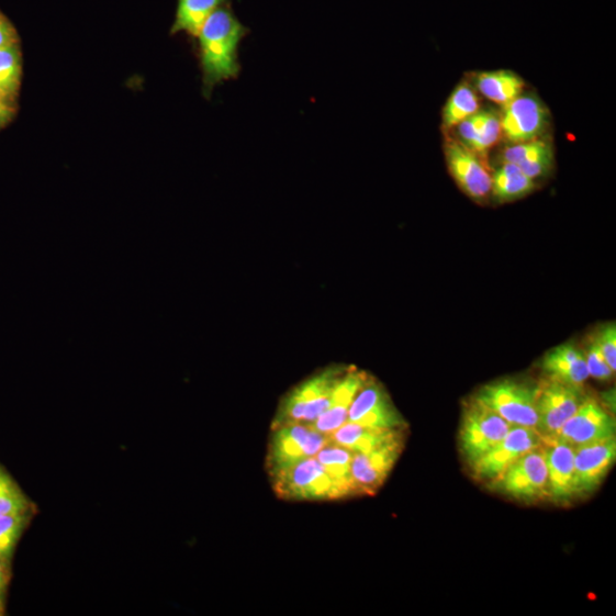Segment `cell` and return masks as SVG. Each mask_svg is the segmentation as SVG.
Instances as JSON below:
<instances>
[{
	"mask_svg": "<svg viewBox=\"0 0 616 616\" xmlns=\"http://www.w3.org/2000/svg\"><path fill=\"white\" fill-rule=\"evenodd\" d=\"M249 33L228 4L205 21L198 35L204 97L210 98L217 85L239 77V49Z\"/></svg>",
	"mask_w": 616,
	"mask_h": 616,
	"instance_id": "cell-1",
	"label": "cell"
},
{
	"mask_svg": "<svg viewBox=\"0 0 616 616\" xmlns=\"http://www.w3.org/2000/svg\"><path fill=\"white\" fill-rule=\"evenodd\" d=\"M348 367L332 366L293 388L280 402L272 427L289 424L312 425L331 403L332 394Z\"/></svg>",
	"mask_w": 616,
	"mask_h": 616,
	"instance_id": "cell-2",
	"label": "cell"
},
{
	"mask_svg": "<svg viewBox=\"0 0 616 616\" xmlns=\"http://www.w3.org/2000/svg\"><path fill=\"white\" fill-rule=\"evenodd\" d=\"M269 477L275 493L284 502L317 503L345 499L315 457L290 464Z\"/></svg>",
	"mask_w": 616,
	"mask_h": 616,
	"instance_id": "cell-3",
	"label": "cell"
},
{
	"mask_svg": "<svg viewBox=\"0 0 616 616\" xmlns=\"http://www.w3.org/2000/svg\"><path fill=\"white\" fill-rule=\"evenodd\" d=\"M538 394L539 387L515 380H502L482 388L474 399L512 426L537 430Z\"/></svg>",
	"mask_w": 616,
	"mask_h": 616,
	"instance_id": "cell-4",
	"label": "cell"
},
{
	"mask_svg": "<svg viewBox=\"0 0 616 616\" xmlns=\"http://www.w3.org/2000/svg\"><path fill=\"white\" fill-rule=\"evenodd\" d=\"M513 426L475 399L467 403L460 428V449L469 464L502 441Z\"/></svg>",
	"mask_w": 616,
	"mask_h": 616,
	"instance_id": "cell-5",
	"label": "cell"
},
{
	"mask_svg": "<svg viewBox=\"0 0 616 616\" xmlns=\"http://www.w3.org/2000/svg\"><path fill=\"white\" fill-rule=\"evenodd\" d=\"M329 441V436L301 423L271 429L267 456L269 475L290 464L315 457Z\"/></svg>",
	"mask_w": 616,
	"mask_h": 616,
	"instance_id": "cell-6",
	"label": "cell"
},
{
	"mask_svg": "<svg viewBox=\"0 0 616 616\" xmlns=\"http://www.w3.org/2000/svg\"><path fill=\"white\" fill-rule=\"evenodd\" d=\"M491 484L518 502L534 503L549 499L542 446L522 456Z\"/></svg>",
	"mask_w": 616,
	"mask_h": 616,
	"instance_id": "cell-7",
	"label": "cell"
},
{
	"mask_svg": "<svg viewBox=\"0 0 616 616\" xmlns=\"http://www.w3.org/2000/svg\"><path fill=\"white\" fill-rule=\"evenodd\" d=\"M583 388L547 380L539 387L537 401V432L545 438H553L585 401Z\"/></svg>",
	"mask_w": 616,
	"mask_h": 616,
	"instance_id": "cell-8",
	"label": "cell"
},
{
	"mask_svg": "<svg viewBox=\"0 0 616 616\" xmlns=\"http://www.w3.org/2000/svg\"><path fill=\"white\" fill-rule=\"evenodd\" d=\"M544 445V437L533 428L513 426L508 434L488 453L472 463L480 481L493 482L525 453Z\"/></svg>",
	"mask_w": 616,
	"mask_h": 616,
	"instance_id": "cell-9",
	"label": "cell"
},
{
	"mask_svg": "<svg viewBox=\"0 0 616 616\" xmlns=\"http://www.w3.org/2000/svg\"><path fill=\"white\" fill-rule=\"evenodd\" d=\"M347 422L380 429L407 427L388 391L371 376L351 403Z\"/></svg>",
	"mask_w": 616,
	"mask_h": 616,
	"instance_id": "cell-10",
	"label": "cell"
},
{
	"mask_svg": "<svg viewBox=\"0 0 616 616\" xmlns=\"http://www.w3.org/2000/svg\"><path fill=\"white\" fill-rule=\"evenodd\" d=\"M615 436V421L603 405L586 396L576 413L553 438L573 449Z\"/></svg>",
	"mask_w": 616,
	"mask_h": 616,
	"instance_id": "cell-11",
	"label": "cell"
},
{
	"mask_svg": "<svg viewBox=\"0 0 616 616\" xmlns=\"http://www.w3.org/2000/svg\"><path fill=\"white\" fill-rule=\"evenodd\" d=\"M548 110L533 94H520L503 108L501 113L502 135L511 144L530 142L542 137L548 126Z\"/></svg>",
	"mask_w": 616,
	"mask_h": 616,
	"instance_id": "cell-12",
	"label": "cell"
},
{
	"mask_svg": "<svg viewBox=\"0 0 616 616\" xmlns=\"http://www.w3.org/2000/svg\"><path fill=\"white\" fill-rule=\"evenodd\" d=\"M445 156L448 169L459 188L475 201L488 199L491 194V175L478 154L458 139L447 137Z\"/></svg>",
	"mask_w": 616,
	"mask_h": 616,
	"instance_id": "cell-13",
	"label": "cell"
},
{
	"mask_svg": "<svg viewBox=\"0 0 616 616\" xmlns=\"http://www.w3.org/2000/svg\"><path fill=\"white\" fill-rule=\"evenodd\" d=\"M404 447V438L367 453H355L350 463L357 495L374 494L388 480Z\"/></svg>",
	"mask_w": 616,
	"mask_h": 616,
	"instance_id": "cell-14",
	"label": "cell"
},
{
	"mask_svg": "<svg viewBox=\"0 0 616 616\" xmlns=\"http://www.w3.org/2000/svg\"><path fill=\"white\" fill-rule=\"evenodd\" d=\"M542 450L548 471L549 499L568 504L579 495L575 480L574 449L556 439H545Z\"/></svg>",
	"mask_w": 616,
	"mask_h": 616,
	"instance_id": "cell-15",
	"label": "cell"
},
{
	"mask_svg": "<svg viewBox=\"0 0 616 616\" xmlns=\"http://www.w3.org/2000/svg\"><path fill=\"white\" fill-rule=\"evenodd\" d=\"M616 459L615 436L574 448L579 495L593 493L604 481Z\"/></svg>",
	"mask_w": 616,
	"mask_h": 616,
	"instance_id": "cell-16",
	"label": "cell"
},
{
	"mask_svg": "<svg viewBox=\"0 0 616 616\" xmlns=\"http://www.w3.org/2000/svg\"><path fill=\"white\" fill-rule=\"evenodd\" d=\"M368 378L367 372L358 370L356 367H348L332 394L328 408L310 426L327 436L341 427L347 422L351 403L367 383Z\"/></svg>",
	"mask_w": 616,
	"mask_h": 616,
	"instance_id": "cell-17",
	"label": "cell"
},
{
	"mask_svg": "<svg viewBox=\"0 0 616 616\" xmlns=\"http://www.w3.org/2000/svg\"><path fill=\"white\" fill-rule=\"evenodd\" d=\"M542 370L548 380L578 388H583L591 377L583 351L571 344L551 349L542 361Z\"/></svg>",
	"mask_w": 616,
	"mask_h": 616,
	"instance_id": "cell-18",
	"label": "cell"
},
{
	"mask_svg": "<svg viewBox=\"0 0 616 616\" xmlns=\"http://www.w3.org/2000/svg\"><path fill=\"white\" fill-rule=\"evenodd\" d=\"M503 161L516 165L526 176L536 181L552 169L555 163L552 144L544 137L512 144L505 149Z\"/></svg>",
	"mask_w": 616,
	"mask_h": 616,
	"instance_id": "cell-19",
	"label": "cell"
},
{
	"mask_svg": "<svg viewBox=\"0 0 616 616\" xmlns=\"http://www.w3.org/2000/svg\"><path fill=\"white\" fill-rule=\"evenodd\" d=\"M404 430L380 429L346 422L329 435L332 443L355 453H367L404 438Z\"/></svg>",
	"mask_w": 616,
	"mask_h": 616,
	"instance_id": "cell-20",
	"label": "cell"
},
{
	"mask_svg": "<svg viewBox=\"0 0 616 616\" xmlns=\"http://www.w3.org/2000/svg\"><path fill=\"white\" fill-rule=\"evenodd\" d=\"M535 189L536 181L511 163H503L491 175V194L499 202H509L524 198Z\"/></svg>",
	"mask_w": 616,
	"mask_h": 616,
	"instance_id": "cell-21",
	"label": "cell"
},
{
	"mask_svg": "<svg viewBox=\"0 0 616 616\" xmlns=\"http://www.w3.org/2000/svg\"><path fill=\"white\" fill-rule=\"evenodd\" d=\"M228 0H179L171 34L186 33L198 37L203 24Z\"/></svg>",
	"mask_w": 616,
	"mask_h": 616,
	"instance_id": "cell-22",
	"label": "cell"
},
{
	"mask_svg": "<svg viewBox=\"0 0 616 616\" xmlns=\"http://www.w3.org/2000/svg\"><path fill=\"white\" fill-rule=\"evenodd\" d=\"M477 86L483 97L504 108L523 94L525 83L516 74L501 70L478 75Z\"/></svg>",
	"mask_w": 616,
	"mask_h": 616,
	"instance_id": "cell-23",
	"label": "cell"
},
{
	"mask_svg": "<svg viewBox=\"0 0 616 616\" xmlns=\"http://www.w3.org/2000/svg\"><path fill=\"white\" fill-rule=\"evenodd\" d=\"M355 452L331 441L315 456L324 466L326 472L337 483L345 499L356 496L354 481H351L350 463Z\"/></svg>",
	"mask_w": 616,
	"mask_h": 616,
	"instance_id": "cell-24",
	"label": "cell"
},
{
	"mask_svg": "<svg viewBox=\"0 0 616 616\" xmlns=\"http://www.w3.org/2000/svg\"><path fill=\"white\" fill-rule=\"evenodd\" d=\"M479 110L480 102L475 91L471 85L462 82L456 88L445 107L443 127L448 132Z\"/></svg>",
	"mask_w": 616,
	"mask_h": 616,
	"instance_id": "cell-25",
	"label": "cell"
},
{
	"mask_svg": "<svg viewBox=\"0 0 616 616\" xmlns=\"http://www.w3.org/2000/svg\"><path fill=\"white\" fill-rule=\"evenodd\" d=\"M22 75L21 53L18 44L0 48V94L11 100L15 97Z\"/></svg>",
	"mask_w": 616,
	"mask_h": 616,
	"instance_id": "cell-26",
	"label": "cell"
},
{
	"mask_svg": "<svg viewBox=\"0 0 616 616\" xmlns=\"http://www.w3.org/2000/svg\"><path fill=\"white\" fill-rule=\"evenodd\" d=\"M501 136V114L494 111H484L481 128L472 152L478 155L486 154Z\"/></svg>",
	"mask_w": 616,
	"mask_h": 616,
	"instance_id": "cell-27",
	"label": "cell"
},
{
	"mask_svg": "<svg viewBox=\"0 0 616 616\" xmlns=\"http://www.w3.org/2000/svg\"><path fill=\"white\" fill-rule=\"evenodd\" d=\"M26 501L16 484L0 472V515L24 513Z\"/></svg>",
	"mask_w": 616,
	"mask_h": 616,
	"instance_id": "cell-28",
	"label": "cell"
},
{
	"mask_svg": "<svg viewBox=\"0 0 616 616\" xmlns=\"http://www.w3.org/2000/svg\"><path fill=\"white\" fill-rule=\"evenodd\" d=\"M23 513L0 515V557H9L21 534Z\"/></svg>",
	"mask_w": 616,
	"mask_h": 616,
	"instance_id": "cell-29",
	"label": "cell"
},
{
	"mask_svg": "<svg viewBox=\"0 0 616 616\" xmlns=\"http://www.w3.org/2000/svg\"><path fill=\"white\" fill-rule=\"evenodd\" d=\"M584 357L590 376L598 380H608L613 377L614 371L607 365L594 338L586 348Z\"/></svg>",
	"mask_w": 616,
	"mask_h": 616,
	"instance_id": "cell-30",
	"label": "cell"
},
{
	"mask_svg": "<svg viewBox=\"0 0 616 616\" xmlns=\"http://www.w3.org/2000/svg\"><path fill=\"white\" fill-rule=\"evenodd\" d=\"M594 340L600 347L603 357L609 368L615 372L616 369V328L615 325L603 327L596 335Z\"/></svg>",
	"mask_w": 616,
	"mask_h": 616,
	"instance_id": "cell-31",
	"label": "cell"
},
{
	"mask_svg": "<svg viewBox=\"0 0 616 616\" xmlns=\"http://www.w3.org/2000/svg\"><path fill=\"white\" fill-rule=\"evenodd\" d=\"M483 116L484 111L479 110L477 113L469 115L468 119L457 126L459 132L458 141L467 146L468 149H473L481 128Z\"/></svg>",
	"mask_w": 616,
	"mask_h": 616,
	"instance_id": "cell-32",
	"label": "cell"
},
{
	"mask_svg": "<svg viewBox=\"0 0 616 616\" xmlns=\"http://www.w3.org/2000/svg\"><path fill=\"white\" fill-rule=\"evenodd\" d=\"M19 38L12 23L0 13V48L18 44Z\"/></svg>",
	"mask_w": 616,
	"mask_h": 616,
	"instance_id": "cell-33",
	"label": "cell"
},
{
	"mask_svg": "<svg viewBox=\"0 0 616 616\" xmlns=\"http://www.w3.org/2000/svg\"><path fill=\"white\" fill-rule=\"evenodd\" d=\"M13 115L14 108L10 103V100L0 97V127H3L8 123H10L13 119Z\"/></svg>",
	"mask_w": 616,
	"mask_h": 616,
	"instance_id": "cell-34",
	"label": "cell"
},
{
	"mask_svg": "<svg viewBox=\"0 0 616 616\" xmlns=\"http://www.w3.org/2000/svg\"><path fill=\"white\" fill-rule=\"evenodd\" d=\"M3 560V557H0V594H2L5 584V570Z\"/></svg>",
	"mask_w": 616,
	"mask_h": 616,
	"instance_id": "cell-35",
	"label": "cell"
},
{
	"mask_svg": "<svg viewBox=\"0 0 616 616\" xmlns=\"http://www.w3.org/2000/svg\"><path fill=\"white\" fill-rule=\"evenodd\" d=\"M0 97H2V94H0ZM3 98V97H2ZM5 99V98H4ZM8 100V99H7Z\"/></svg>",
	"mask_w": 616,
	"mask_h": 616,
	"instance_id": "cell-36",
	"label": "cell"
}]
</instances>
